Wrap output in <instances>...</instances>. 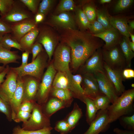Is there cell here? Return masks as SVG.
Instances as JSON below:
<instances>
[{
    "mask_svg": "<svg viewBox=\"0 0 134 134\" xmlns=\"http://www.w3.org/2000/svg\"><path fill=\"white\" fill-rule=\"evenodd\" d=\"M55 1L53 0H42L39 4L37 13L41 14L45 17L51 9Z\"/></svg>",
    "mask_w": 134,
    "mask_h": 134,
    "instance_id": "37",
    "label": "cell"
},
{
    "mask_svg": "<svg viewBox=\"0 0 134 134\" xmlns=\"http://www.w3.org/2000/svg\"><path fill=\"white\" fill-rule=\"evenodd\" d=\"M50 23L55 26L64 30H75V21L71 15L67 12L60 13L51 16Z\"/></svg>",
    "mask_w": 134,
    "mask_h": 134,
    "instance_id": "20",
    "label": "cell"
},
{
    "mask_svg": "<svg viewBox=\"0 0 134 134\" xmlns=\"http://www.w3.org/2000/svg\"><path fill=\"white\" fill-rule=\"evenodd\" d=\"M84 103L86 105V121L87 123L90 125L95 118L98 111L93 100L86 97Z\"/></svg>",
    "mask_w": 134,
    "mask_h": 134,
    "instance_id": "29",
    "label": "cell"
},
{
    "mask_svg": "<svg viewBox=\"0 0 134 134\" xmlns=\"http://www.w3.org/2000/svg\"><path fill=\"white\" fill-rule=\"evenodd\" d=\"M14 0H0V18L5 16L10 9Z\"/></svg>",
    "mask_w": 134,
    "mask_h": 134,
    "instance_id": "42",
    "label": "cell"
},
{
    "mask_svg": "<svg viewBox=\"0 0 134 134\" xmlns=\"http://www.w3.org/2000/svg\"><path fill=\"white\" fill-rule=\"evenodd\" d=\"M50 126L49 118L44 113L42 106L35 102L31 116L23 123L21 128L25 130H36Z\"/></svg>",
    "mask_w": 134,
    "mask_h": 134,
    "instance_id": "4",
    "label": "cell"
},
{
    "mask_svg": "<svg viewBox=\"0 0 134 134\" xmlns=\"http://www.w3.org/2000/svg\"><path fill=\"white\" fill-rule=\"evenodd\" d=\"M70 49L66 43L60 44L54 53L53 65L56 70L67 73L70 71L69 64L71 61Z\"/></svg>",
    "mask_w": 134,
    "mask_h": 134,
    "instance_id": "9",
    "label": "cell"
},
{
    "mask_svg": "<svg viewBox=\"0 0 134 134\" xmlns=\"http://www.w3.org/2000/svg\"><path fill=\"white\" fill-rule=\"evenodd\" d=\"M18 76L16 73L10 67L5 76V79L0 85V96L9 104L17 87Z\"/></svg>",
    "mask_w": 134,
    "mask_h": 134,
    "instance_id": "10",
    "label": "cell"
},
{
    "mask_svg": "<svg viewBox=\"0 0 134 134\" xmlns=\"http://www.w3.org/2000/svg\"><path fill=\"white\" fill-rule=\"evenodd\" d=\"M134 0H119L118 1L114 7V11L119 12L129 8L133 4Z\"/></svg>",
    "mask_w": 134,
    "mask_h": 134,
    "instance_id": "43",
    "label": "cell"
},
{
    "mask_svg": "<svg viewBox=\"0 0 134 134\" xmlns=\"http://www.w3.org/2000/svg\"><path fill=\"white\" fill-rule=\"evenodd\" d=\"M92 34L105 41V44L103 48L104 49H107L119 44L122 38V35L116 29L106 30L100 34Z\"/></svg>",
    "mask_w": 134,
    "mask_h": 134,
    "instance_id": "21",
    "label": "cell"
},
{
    "mask_svg": "<svg viewBox=\"0 0 134 134\" xmlns=\"http://www.w3.org/2000/svg\"><path fill=\"white\" fill-rule=\"evenodd\" d=\"M61 39L70 48L72 65L75 69L83 65L103 46L102 42L92 34L76 29L64 30Z\"/></svg>",
    "mask_w": 134,
    "mask_h": 134,
    "instance_id": "1",
    "label": "cell"
},
{
    "mask_svg": "<svg viewBox=\"0 0 134 134\" xmlns=\"http://www.w3.org/2000/svg\"><path fill=\"white\" fill-rule=\"evenodd\" d=\"M35 41L44 47L49 60H50L58 41V36L49 27L45 25L40 27Z\"/></svg>",
    "mask_w": 134,
    "mask_h": 134,
    "instance_id": "7",
    "label": "cell"
},
{
    "mask_svg": "<svg viewBox=\"0 0 134 134\" xmlns=\"http://www.w3.org/2000/svg\"><path fill=\"white\" fill-rule=\"evenodd\" d=\"M54 129L60 134H67L71 131L66 119L57 122Z\"/></svg>",
    "mask_w": 134,
    "mask_h": 134,
    "instance_id": "41",
    "label": "cell"
},
{
    "mask_svg": "<svg viewBox=\"0 0 134 134\" xmlns=\"http://www.w3.org/2000/svg\"><path fill=\"white\" fill-rule=\"evenodd\" d=\"M50 93L53 97L56 98L70 105L72 102V95L68 89L52 88Z\"/></svg>",
    "mask_w": 134,
    "mask_h": 134,
    "instance_id": "27",
    "label": "cell"
},
{
    "mask_svg": "<svg viewBox=\"0 0 134 134\" xmlns=\"http://www.w3.org/2000/svg\"><path fill=\"white\" fill-rule=\"evenodd\" d=\"M122 74L124 79L133 78L134 77V70L130 68H126L122 70Z\"/></svg>",
    "mask_w": 134,
    "mask_h": 134,
    "instance_id": "50",
    "label": "cell"
},
{
    "mask_svg": "<svg viewBox=\"0 0 134 134\" xmlns=\"http://www.w3.org/2000/svg\"><path fill=\"white\" fill-rule=\"evenodd\" d=\"M31 113L23 111H19L13 119L15 122L19 123L26 122L31 116Z\"/></svg>",
    "mask_w": 134,
    "mask_h": 134,
    "instance_id": "46",
    "label": "cell"
},
{
    "mask_svg": "<svg viewBox=\"0 0 134 134\" xmlns=\"http://www.w3.org/2000/svg\"><path fill=\"white\" fill-rule=\"evenodd\" d=\"M10 69V67L8 65L6 66L4 70L2 72L0 73V85L4 82V79L8 72Z\"/></svg>",
    "mask_w": 134,
    "mask_h": 134,
    "instance_id": "53",
    "label": "cell"
},
{
    "mask_svg": "<svg viewBox=\"0 0 134 134\" xmlns=\"http://www.w3.org/2000/svg\"><path fill=\"white\" fill-rule=\"evenodd\" d=\"M34 15L19 0H15L10 9L1 19L9 25L24 20L34 18Z\"/></svg>",
    "mask_w": 134,
    "mask_h": 134,
    "instance_id": "8",
    "label": "cell"
},
{
    "mask_svg": "<svg viewBox=\"0 0 134 134\" xmlns=\"http://www.w3.org/2000/svg\"><path fill=\"white\" fill-rule=\"evenodd\" d=\"M12 37L19 42L21 39L30 31L38 27L34 18L26 19L10 25Z\"/></svg>",
    "mask_w": 134,
    "mask_h": 134,
    "instance_id": "13",
    "label": "cell"
},
{
    "mask_svg": "<svg viewBox=\"0 0 134 134\" xmlns=\"http://www.w3.org/2000/svg\"><path fill=\"white\" fill-rule=\"evenodd\" d=\"M5 68V66H0V73L3 71Z\"/></svg>",
    "mask_w": 134,
    "mask_h": 134,
    "instance_id": "59",
    "label": "cell"
},
{
    "mask_svg": "<svg viewBox=\"0 0 134 134\" xmlns=\"http://www.w3.org/2000/svg\"><path fill=\"white\" fill-rule=\"evenodd\" d=\"M119 45L125 59L127 68H130L134 53L129 46L125 36L122 37Z\"/></svg>",
    "mask_w": 134,
    "mask_h": 134,
    "instance_id": "28",
    "label": "cell"
},
{
    "mask_svg": "<svg viewBox=\"0 0 134 134\" xmlns=\"http://www.w3.org/2000/svg\"><path fill=\"white\" fill-rule=\"evenodd\" d=\"M107 109L98 111L95 118L87 130L83 134H99L105 132L108 128Z\"/></svg>",
    "mask_w": 134,
    "mask_h": 134,
    "instance_id": "14",
    "label": "cell"
},
{
    "mask_svg": "<svg viewBox=\"0 0 134 134\" xmlns=\"http://www.w3.org/2000/svg\"><path fill=\"white\" fill-rule=\"evenodd\" d=\"M113 131L116 134H134V130H124L117 128H115Z\"/></svg>",
    "mask_w": 134,
    "mask_h": 134,
    "instance_id": "52",
    "label": "cell"
},
{
    "mask_svg": "<svg viewBox=\"0 0 134 134\" xmlns=\"http://www.w3.org/2000/svg\"><path fill=\"white\" fill-rule=\"evenodd\" d=\"M56 72L53 64H51L47 67L43 76L41 82L39 84L35 100L38 104L42 106L48 100Z\"/></svg>",
    "mask_w": 134,
    "mask_h": 134,
    "instance_id": "5",
    "label": "cell"
},
{
    "mask_svg": "<svg viewBox=\"0 0 134 134\" xmlns=\"http://www.w3.org/2000/svg\"><path fill=\"white\" fill-rule=\"evenodd\" d=\"M17 82L16 89L9 104L11 110L12 120L18 111L19 106L23 101L24 95L23 77L18 76Z\"/></svg>",
    "mask_w": 134,
    "mask_h": 134,
    "instance_id": "18",
    "label": "cell"
},
{
    "mask_svg": "<svg viewBox=\"0 0 134 134\" xmlns=\"http://www.w3.org/2000/svg\"><path fill=\"white\" fill-rule=\"evenodd\" d=\"M11 32L10 26L3 21L0 18V37Z\"/></svg>",
    "mask_w": 134,
    "mask_h": 134,
    "instance_id": "49",
    "label": "cell"
},
{
    "mask_svg": "<svg viewBox=\"0 0 134 134\" xmlns=\"http://www.w3.org/2000/svg\"><path fill=\"white\" fill-rule=\"evenodd\" d=\"M102 49H98L85 62L82 70L83 74H93L97 72L105 73L103 66Z\"/></svg>",
    "mask_w": 134,
    "mask_h": 134,
    "instance_id": "11",
    "label": "cell"
},
{
    "mask_svg": "<svg viewBox=\"0 0 134 134\" xmlns=\"http://www.w3.org/2000/svg\"><path fill=\"white\" fill-rule=\"evenodd\" d=\"M0 43L8 49L11 50L12 48H14L22 51H24L19 42L12 37L10 33L0 37Z\"/></svg>",
    "mask_w": 134,
    "mask_h": 134,
    "instance_id": "30",
    "label": "cell"
},
{
    "mask_svg": "<svg viewBox=\"0 0 134 134\" xmlns=\"http://www.w3.org/2000/svg\"><path fill=\"white\" fill-rule=\"evenodd\" d=\"M75 7L74 2L72 0H61L57 8L59 13L73 10Z\"/></svg>",
    "mask_w": 134,
    "mask_h": 134,
    "instance_id": "36",
    "label": "cell"
},
{
    "mask_svg": "<svg viewBox=\"0 0 134 134\" xmlns=\"http://www.w3.org/2000/svg\"><path fill=\"white\" fill-rule=\"evenodd\" d=\"M53 128L51 126L36 130H25L18 125L14 127L12 134H51Z\"/></svg>",
    "mask_w": 134,
    "mask_h": 134,
    "instance_id": "32",
    "label": "cell"
},
{
    "mask_svg": "<svg viewBox=\"0 0 134 134\" xmlns=\"http://www.w3.org/2000/svg\"><path fill=\"white\" fill-rule=\"evenodd\" d=\"M43 51L42 45L39 43L35 41L31 48V52L32 54V61H33L38 55Z\"/></svg>",
    "mask_w": 134,
    "mask_h": 134,
    "instance_id": "47",
    "label": "cell"
},
{
    "mask_svg": "<svg viewBox=\"0 0 134 134\" xmlns=\"http://www.w3.org/2000/svg\"><path fill=\"white\" fill-rule=\"evenodd\" d=\"M42 51L35 59L26 66L23 67H11L18 76L23 77L25 76H31L37 79H40L46 65L47 54Z\"/></svg>",
    "mask_w": 134,
    "mask_h": 134,
    "instance_id": "3",
    "label": "cell"
},
{
    "mask_svg": "<svg viewBox=\"0 0 134 134\" xmlns=\"http://www.w3.org/2000/svg\"><path fill=\"white\" fill-rule=\"evenodd\" d=\"M121 125L126 130H134V114L130 116H124L120 117Z\"/></svg>",
    "mask_w": 134,
    "mask_h": 134,
    "instance_id": "38",
    "label": "cell"
},
{
    "mask_svg": "<svg viewBox=\"0 0 134 134\" xmlns=\"http://www.w3.org/2000/svg\"><path fill=\"white\" fill-rule=\"evenodd\" d=\"M134 88L125 90L107 109L108 123L132 112L134 109Z\"/></svg>",
    "mask_w": 134,
    "mask_h": 134,
    "instance_id": "2",
    "label": "cell"
},
{
    "mask_svg": "<svg viewBox=\"0 0 134 134\" xmlns=\"http://www.w3.org/2000/svg\"><path fill=\"white\" fill-rule=\"evenodd\" d=\"M103 62L111 68L122 70L127 68L126 60L119 44L102 49Z\"/></svg>",
    "mask_w": 134,
    "mask_h": 134,
    "instance_id": "6",
    "label": "cell"
},
{
    "mask_svg": "<svg viewBox=\"0 0 134 134\" xmlns=\"http://www.w3.org/2000/svg\"><path fill=\"white\" fill-rule=\"evenodd\" d=\"M20 0L34 16L37 13L41 0Z\"/></svg>",
    "mask_w": 134,
    "mask_h": 134,
    "instance_id": "40",
    "label": "cell"
},
{
    "mask_svg": "<svg viewBox=\"0 0 134 134\" xmlns=\"http://www.w3.org/2000/svg\"><path fill=\"white\" fill-rule=\"evenodd\" d=\"M130 37H131L132 41L134 43V35L132 33H130Z\"/></svg>",
    "mask_w": 134,
    "mask_h": 134,
    "instance_id": "58",
    "label": "cell"
},
{
    "mask_svg": "<svg viewBox=\"0 0 134 134\" xmlns=\"http://www.w3.org/2000/svg\"><path fill=\"white\" fill-rule=\"evenodd\" d=\"M44 16L40 13H37L34 16V20L35 23L38 24L42 22L45 18Z\"/></svg>",
    "mask_w": 134,
    "mask_h": 134,
    "instance_id": "54",
    "label": "cell"
},
{
    "mask_svg": "<svg viewBox=\"0 0 134 134\" xmlns=\"http://www.w3.org/2000/svg\"><path fill=\"white\" fill-rule=\"evenodd\" d=\"M76 19L79 27L82 31L89 29L91 22L88 20L83 9L80 8L77 9Z\"/></svg>",
    "mask_w": 134,
    "mask_h": 134,
    "instance_id": "33",
    "label": "cell"
},
{
    "mask_svg": "<svg viewBox=\"0 0 134 134\" xmlns=\"http://www.w3.org/2000/svg\"><path fill=\"white\" fill-rule=\"evenodd\" d=\"M83 10L90 22L95 20L97 17L96 11L93 7L90 5L86 6Z\"/></svg>",
    "mask_w": 134,
    "mask_h": 134,
    "instance_id": "45",
    "label": "cell"
},
{
    "mask_svg": "<svg viewBox=\"0 0 134 134\" xmlns=\"http://www.w3.org/2000/svg\"><path fill=\"white\" fill-rule=\"evenodd\" d=\"M103 67L105 73L110 81L115 87L119 96L125 90V87L123 83L124 80L122 74V71L113 69L103 62Z\"/></svg>",
    "mask_w": 134,
    "mask_h": 134,
    "instance_id": "17",
    "label": "cell"
},
{
    "mask_svg": "<svg viewBox=\"0 0 134 134\" xmlns=\"http://www.w3.org/2000/svg\"><path fill=\"white\" fill-rule=\"evenodd\" d=\"M111 1V0H100V3L101 4H103L106 3H109Z\"/></svg>",
    "mask_w": 134,
    "mask_h": 134,
    "instance_id": "57",
    "label": "cell"
},
{
    "mask_svg": "<svg viewBox=\"0 0 134 134\" xmlns=\"http://www.w3.org/2000/svg\"><path fill=\"white\" fill-rule=\"evenodd\" d=\"M93 100L98 111L107 109L111 103L108 98L104 95L98 96Z\"/></svg>",
    "mask_w": 134,
    "mask_h": 134,
    "instance_id": "35",
    "label": "cell"
},
{
    "mask_svg": "<svg viewBox=\"0 0 134 134\" xmlns=\"http://www.w3.org/2000/svg\"><path fill=\"white\" fill-rule=\"evenodd\" d=\"M52 88L68 89V81L66 73L58 71L56 74L53 81Z\"/></svg>",
    "mask_w": 134,
    "mask_h": 134,
    "instance_id": "31",
    "label": "cell"
},
{
    "mask_svg": "<svg viewBox=\"0 0 134 134\" xmlns=\"http://www.w3.org/2000/svg\"><path fill=\"white\" fill-rule=\"evenodd\" d=\"M39 32L38 27L34 29L23 37L19 43L24 51L31 53L32 46L35 42Z\"/></svg>",
    "mask_w": 134,
    "mask_h": 134,
    "instance_id": "24",
    "label": "cell"
},
{
    "mask_svg": "<svg viewBox=\"0 0 134 134\" xmlns=\"http://www.w3.org/2000/svg\"><path fill=\"white\" fill-rule=\"evenodd\" d=\"M110 24L115 29L117 30L123 36L129 38L130 33L133 31L130 28L128 21L125 18L114 17L109 16Z\"/></svg>",
    "mask_w": 134,
    "mask_h": 134,
    "instance_id": "23",
    "label": "cell"
},
{
    "mask_svg": "<svg viewBox=\"0 0 134 134\" xmlns=\"http://www.w3.org/2000/svg\"><path fill=\"white\" fill-rule=\"evenodd\" d=\"M97 21L106 30H113L114 29L110 23L109 15L105 10L100 9L96 11Z\"/></svg>",
    "mask_w": 134,
    "mask_h": 134,
    "instance_id": "34",
    "label": "cell"
},
{
    "mask_svg": "<svg viewBox=\"0 0 134 134\" xmlns=\"http://www.w3.org/2000/svg\"><path fill=\"white\" fill-rule=\"evenodd\" d=\"M82 78V87L85 97L94 100L98 96L103 95L100 92L97 81L93 74H84Z\"/></svg>",
    "mask_w": 134,
    "mask_h": 134,
    "instance_id": "15",
    "label": "cell"
},
{
    "mask_svg": "<svg viewBox=\"0 0 134 134\" xmlns=\"http://www.w3.org/2000/svg\"><path fill=\"white\" fill-rule=\"evenodd\" d=\"M20 58L18 52L8 49L0 43V64H3L5 66L10 63H18L17 60Z\"/></svg>",
    "mask_w": 134,
    "mask_h": 134,
    "instance_id": "25",
    "label": "cell"
},
{
    "mask_svg": "<svg viewBox=\"0 0 134 134\" xmlns=\"http://www.w3.org/2000/svg\"><path fill=\"white\" fill-rule=\"evenodd\" d=\"M89 29L92 33V34H100L106 30L99 22L96 20L91 22Z\"/></svg>",
    "mask_w": 134,
    "mask_h": 134,
    "instance_id": "44",
    "label": "cell"
},
{
    "mask_svg": "<svg viewBox=\"0 0 134 134\" xmlns=\"http://www.w3.org/2000/svg\"><path fill=\"white\" fill-rule=\"evenodd\" d=\"M94 75L97 81L101 92L108 98L111 103L112 104L114 103L119 96L115 87L105 73L97 72Z\"/></svg>",
    "mask_w": 134,
    "mask_h": 134,
    "instance_id": "12",
    "label": "cell"
},
{
    "mask_svg": "<svg viewBox=\"0 0 134 134\" xmlns=\"http://www.w3.org/2000/svg\"><path fill=\"white\" fill-rule=\"evenodd\" d=\"M125 38L130 48L132 51L134 52V43L131 41L129 38L125 37Z\"/></svg>",
    "mask_w": 134,
    "mask_h": 134,
    "instance_id": "55",
    "label": "cell"
},
{
    "mask_svg": "<svg viewBox=\"0 0 134 134\" xmlns=\"http://www.w3.org/2000/svg\"><path fill=\"white\" fill-rule=\"evenodd\" d=\"M66 74L68 81V89L73 96L84 102L85 97L81 85L82 76L80 74L73 75L70 71Z\"/></svg>",
    "mask_w": 134,
    "mask_h": 134,
    "instance_id": "16",
    "label": "cell"
},
{
    "mask_svg": "<svg viewBox=\"0 0 134 134\" xmlns=\"http://www.w3.org/2000/svg\"><path fill=\"white\" fill-rule=\"evenodd\" d=\"M30 53L27 51H25L23 52L22 55V64L20 67H23L28 64V61Z\"/></svg>",
    "mask_w": 134,
    "mask_h": 134,
    "instance_id": "51",
    "label": "cell"
},
{
    "mask_svg": "<svg viewBox=\"0 0 134 134\" xmlns=\"http://www.w3.org/2000/svg\"><path fill=\"white\" fill-rule=\"evenodd\" d=\"M70 105L67 103L53 97L48 100L42 107L44 113L50 118L59 110Z\"/></svg>",
    "mask_w": 134,
    "mask_h": 134,
    "instance_id": "22",
    "label": "cell"
},
{
    "mask_svg": "<svg viewBox=\"0 0 134 134\" xmlns=\"http://www.w3.org/2000/svg\"><path fill=\"white\" fill-rule=\"evenodd\" d=\"M35 101H26L23 102L19 106L18 111H23L31 113Z\"/></svg>",
    "mask_w": 134,
    "mask_h": 134,
    "instance_id": "48",
    "label": "cell"
},
{
    "mask_svg": "<svg viewBox=\"0 0 134 134\" xmlns=\"http://www.w3.org/2000/svg\"><path fill=\"white\" fill-rule=\"evenodd\" d=\"M0 112L5 115L8 121L11 122L13 120L12 111L10 105L3 99L0 96Z\"/></svg>",
    "mask_w": 134,
    "mask_h": 134,
    "instance_id": "39",
    "label": "cell"
},
{
    "mask_svg": "<svg viewBox=\"0 0 134 134\" xmlns=\"http://www.w3.org/2000/svg\"><path fill=\"white\" fill-rule=\"evenodd\" d=\"M82 115L81 109L76 103L75 102L72 110L66 119L71 131L77 125Z\"/></svg>",
    "mask_w": 134,
    "mask_h": 134,
    "instance_id": "26",
    "label": "cell"
},
{
    "mask_svg": "<svg viewBox=\"0 0 134 134\" xmlns=\"http://www.w3.org/2000/svg\"><path fill=\"white\" fill-rule=\"evenodd\" d=\"M128 25L131 29L133 31L134 29V21L132 20L131 21H128Z\"/></svg>",
    "mask_w": 134,
    "mask_h": 134,
    "instance_id": "56",
    "label": "cell"
},
{
    "mask_svg": "<svg viewBox=\"0 0 134 134\" xmlns=\"http://www.w3.org/2000/svg\"><path fill=\"white\" fill-rule=\"evenodd\" d=\"M29 76L25 78L23 77L24 95L22 102L26 101H36L39 84L34 77Z\"/></svg>",
    "mask_w": 134,
    "mask_h": 134,
    "instance_id": "19",
    "label": "cell"
}]
</instances>
